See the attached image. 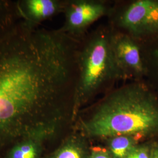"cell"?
<instances>
[{"instance_id": "9", "label": "cell", "mask_w": 158, "mask_h": 158, "mask_svg": "<svg viewBox=\"0 0 158 158\" xmlns=\"http://www.w3.org/2000/svg\"><path fill=\"white\" fill-rule=\"evenodd\" d=\"M87 138L72 129L60 140L57 147L44 158H89L90 148L86 143Z\"/></svg>"}, {"instance_id": "11", "label": "cell", "mask_w": 158, "mask_h": 158, "mask_svg": "<svg viewBox=\"0 0 158 158\" xmlns=\"http://www.w3.org/2000/svg\"><path fill=\"white\" fill-rule=\"evenodd\" d=\"M20 22L15 1L0 0V40L11 34Z\"/></svg>"}, {"instance_id": "3", "label": "cell", "mask_w": 158, "mask_h": 158, "mask_svg": "<svg viewBox=\"0 0 158 158\" xmlns=\"http://www.w3.org/2000/svg\"><path fill=\"white\" fill-rule=\"evenodd\" d=\"M110 34L109 24L102 23L80 40L74 123L79 111L97 96L113 90L119 81L125 83L111 52Z\"/></svg>"}, {"instance_id": "5", "label": "cell", "mask_w": 158, "mask_h": 158, "mask_svg": "<svg viewBox=\"0 0 158 158\" xmlns=\"http://www.w3.org/2000/svg\"><path fill=\"white\" fill-rule=\"evenodd\" d=\"M113 1L66 0L62 27L59 29L74 40H80L89 32L91 26L109 14Z\"/></svg>"}, {"instance_id": "15", "label": "cell", "mask_w": 158, "mask_h": 158, "mask_svg": "<svg viewBox=\"0 0 158 158\" xmlns=\"http://www.w3.org/2000/svg\"><path fill=\"white\" fill-rule=\"evenodd\" d=\"M150 158H158V142L156 141L153 142Z\"/></svg>"}, {"instance_id": "13", "label": "cell", "mask_w": 158, "mask_h": 158, "mask_svg": "<svg viewBox=\"0 0 158 158\" xmlns=\"http://www.w3.org/2000/svg\"><path fill=\"white\" fill-rule=\"evenodd\" d=\"M139 143L133 148L125 158H150L153 142Z\"/></svg>"}, {"instance_id": "14", "label": "cell", "mask_w": 158, "mask_h": 158, "mask_svg": "<svg viewBox=\"0 0 158 158\" xmlns=\"http://www.w3.org/2000/svg\"><path fill=\"white\" fill-rule=\"evenodd\" d=\"M89 158H113L107 148L93 147L90 148Z\"/></svg>"}, {"instance_id": "1", "label": "cell", "mask_w": 158, "mask_h": 158, "mask_svg": "<svg viewBox=\"0 0 158 158\" xmlns=\"http://www.w3.org/2000/svg\"><path fill=\"white\" fill-rule=\"evenodd\" d=\"M79 46L59 29L21 21L0 40V158L37 130L73 126Z\"/></svg>"}, {"instance_id": "2", "label": "cell", "mask_w": 158, "mask_h": 158, "mask_svg": "<svg viewBox=\"0 0 158 158\" xmlns=\"http://www.w3.org/2000/svg\"><path fill=\"white\" fill-rule=\"evenodd\" d=\"M73 128L87 139L130 135L139 141L158 138V93L145 81L116 87L78 113Z\"/></svg>"}, {"instance_id": "4", "label": "cell", "mask_w": 158, "mask_h": 158, "mask_svg": "<svg viewBox=\"0 0 158 158\" xmlns=\"http://www.w3.org/2000/svg\"><path fill=\"white\" fill-rule=\"evenodd\" d=\"M107 23L139 44L158 40V0H115Z\"/></svg>"}, {"instance_id": "12", "label": "cell", "mask_w": 158, "mask_h": 158, "mask_svg": "<svg viewBox=\"0 0 158 158\" xmlns=\"http://www.w3.org/2000/svg\"><path fill=\"white\" fill-rule=\"evenodd\" d=\"M107 149L113 158H125L134 147L141 143L130 135H117L106 139Z\"/></svg>"}, {"instance_id": "7", "label": "cell", "mask_w": 158, "mask_h": 158, "mask_svg": "<svg viewBox=\"0 0 158 158\" xmlns=\"http://www.w3.org/2000/svg\"><path fill=\"white\" fill-rule=\"evenodd\" d=\"M70 130L58 126L37 130L15 142L2 158H44L48 143L60 137L63 138Z\"/></svg>"}, {"instance_id": "10", "label": "cell", "mask_w": 158, "mask_h": 158, "mask_svg": "<svg viewBox=\"0 0 158 158\" xmlns=\"http://www.w3.org/2000/svg\"><path fill=\"white\" fill-rule=\"evenodd\" d=\"M139 46L145 70V81L158 93V40Z\"/></svg>"}, {"instance_id": "6", "label": "cell", "mask_w": 158, "mask_h": 158, "mask_svg": "<svg viewBox=\"0 0 158 158\" xmlns=\"http://www.w3.org/2000/svg\"><path fill=\"white\" fill-rule=\"evenodd\" d=\"M110 27V49L125 83L145 81V70L139 43L128 34Z\"/></svg>"}, {"instance_id": "8", "label": "cell", "mask_w": 158, "mask_h": 158, "mask_svg": "<svg viewBox=\"0 0 158 158\" xmlns=\"http://www.w3.org/2000/svg\"><path fill=\"white\" fill-rule=\"evenodd\" d=\"M66 0H18L17 11L21 21L29 28L36 29L46 20L63 14Z\"/></svg>"}]
</instances>
